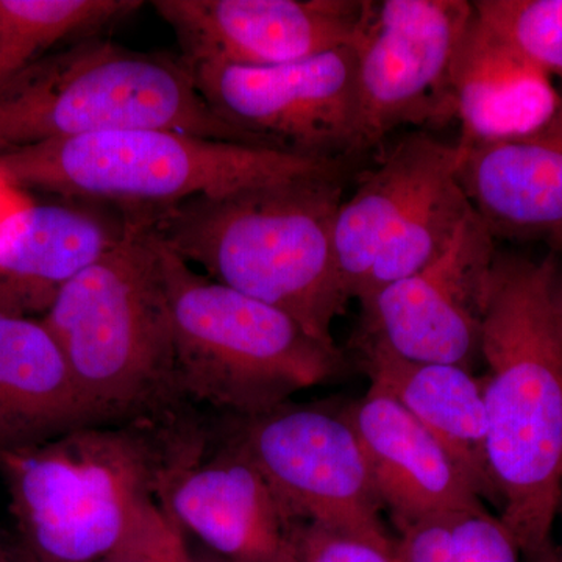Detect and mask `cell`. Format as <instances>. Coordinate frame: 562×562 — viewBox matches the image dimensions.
I'll return each mask as SVG.
<instances>
[{"instance_id": "cell-1", "label": "cell", "mask_w": 562, "mask_h": 562, "mask_svg": "<svg viewBox=\"0 0 562 562\" xmlns=\"http://www.w3.org/2000/svg\"><path fill=\"white\" fill-rule=\"evenodd\" d=\"M554 255H495L482 328L487 462L501 520L528 562L552 557L562 490V341Z\"/></svg>"}, {"instance_id": "cell-2", "label": "cell", "mask_w": 562, "mask_h": 562, "mask_svg": "<svg viewBox=\"0 0 562 562\" xmlns=\"http://www.w3.org/2000/svg\"><path fill=\"white\" fill-rule=\"evenodd\" d=\"M346 177H312L149 209L162 246L232 290L286 313L313 338L350 301L335 250Z\"/></svg>"}, {"instance_id": "cell-3", "label": "cell", "mask_w": 562, "mask_h": 562, "mask_svg": "<svg viewBox=\"0 0 562 562\" xmlns=\"http://www.w3.org/2000/svg\"><path fill=\"white\" fill-rule=\"evenodd\" d=\"M351 161L166 128H128L3 151L0 179L14 190L54 192L70 201L162 209L283 181L347 177Z\"/></svg>"}, {"instance_id": "cell-4", "label": "cell", "mask_w": 562, "mask_h": 562, "mask_svg": "<svg viewBox=\"0 0 562 562\" xmlns=\"http://www.w3.org/2000/svg\"><path fill=\"white\" fill-rule=\"evenodd\" d=\"M125 232L55 294L44 325L95 424L179 395L168 299L149 209H122Z\"/></svg>"}, {"instance_id": "cell-5", "label": "cell", "mask_w": 562, "mask_h": 562, "mask_svg": "<svg viewBox=\"0 0 562 562\" xmlns=\"http://www.w3.org/2000/svg\"><path fill=\"white\" fill-rule=\"evenodd\" d=\"M128 128L260 146L210 109L183 58L101 35L44 55L0 90V154Z\"/></svg>"}, {"instance_id": "cell-6", "label": "cell", "mask_w": 562, "mask_h": 562, "mask_svg": "<svg viewBox=\"0 0 562 562\" xmlns=\"http://www.w3.org/2000/svg\"><path fill=\"white\" fill-rule=\"evenodd\" d=\"M157 244L179 394L251 417L342 372L336 344L313 338L286 313L211 280Z\"/></svg>"}, {"instance_id": "cell-7", "label": "cell", "mask_w": 562, "mask_h": 562, "mask_svg": "<svg viewBox=\"0 0 562 562\" xmlns=\"http://www.w3.org/2000/svg\"><path fill=\"white\" fill-rule=\"evenodd\" d=\"M166 454L127 428L85 425L0 454L27 552L46 562H98L155 498Z\"/></svg>"}, {"instance_id": "cell-8", "label": "cell", "mask_w": 562, "mask_h": 562, "mask_svg": "<svg viewBox=\"0 0 562 562\" xmlns=\"http://www.w3.org/2000/svg\"><path fill=\"white\" fill-rule=\"evenodd\" d=\"M460 162L457 144L414 133L342 202L335 250L349 299L361 302L420 271L449 247L473 214Z\"/></svg>"}, {"instance_id": "cell-9", "label": "cell", "mask_w": 562, "mask_h": 562, "mask_svg": "<svg viewBox=\"0 0 562 562\" xmlns=\"http://www.w3.org/2000/svg\"><path fill=\"white\" fill-rule=\"evenodd\" d=\"M236 447L276 491L295 522L394 546L364 450L346 409L290 402L244 417Z\"/></svg>"}, {"instance_id": "cell-10", "label": "cell", "mask_w": 562, "mask_h": 562, "mask_svg": "<svg viewBox=\"0 0 562 562\" xmlns=\"http://www.w3.org/2000/svg\"><path fill=\"white\" fill-rule=\"evenodd\" d=\"M191 70L210 109L260 146L346 160L360 155L355 44L286 65Z\"/></svg>"}, {"instance_id": "cell-11", "label": "cell", "mask_w": 562, "mask_h": 562, "mask_svg": "<svg viewBox=\"0 0 562 562\" xmlns=\"http://www.w3.org/2000/svg\"><path fill=\"white\" fill-rule=\"evenodd\" d=\"M472 14L465 0L372 2L355 44L360 155L403 125L454 121L450 77Z\"/></svg>"}, {"instance_id": "cell-12", "label": "cell", "mask_w": 562, "mask_h": 562, "mask_svg": "<svg viewBox=\"0 0 562 562\" xmlns=\"http://www.w3.org/2000/svg\"><path fill=\"white\" fill-rule=\"evenodd\" d=\"M494 238L475 211L430 265L360 302L361 341L405 360L471 369L482 358L484 303Z\"/></svg>"}, {"instance_id": "cell-13", "label": "cell", "mask_w": 562, "mask_h": 562, "mask_svg": "<svg viewBox=\"0 0 562 562\" xmlns=\"http://www.w3.org/2000/svg\"><path fill=\"white\" fill-rule=\"evenodd\" d=\"M188 66H265L357 44L372 2L362 0H154Z\"/></svg>"}, {"instance_id": "cell-14", "label": "cell", "mask_w": 562, "mask_h": 562, "mask_svg": "<svg viewBox=\"0 0 562 562\" xmlns=\"http://www.w3.org/2000/svg\"><path fill=\"white\" fill-rule=\"evenodd\" d=\"M155 501L181 530L228 562H299L297 524L260 469L235 443L209 460L166 457Z\"/></svg>"}, {"instance_id": "cell-15", "label": "cell", "mask_w": 562, "mask_h": 562, "mask_svg": "<svg viewBox=\"0 0 562 562\" xmlns=\"http://www.w3.org/2000/svg\"><path fill=\"white\" fill-rule=\"evenodd\" d=\"M346 413L395 528L482 505L479 491L438 439L382 387L371 384Z\"/></svg>"}, {"instance_id": "cell-16", "label": "cell", "mask_w": 562, "mask_h": 562, "mask_svg": "<svg viewBox=\"0 0 562 562\" xmlns=\"http://www.w3.org/2000/svg\"><path fill=\"white\" fill-rule=\"evenodd\" d=\"M460 155L462 190L492 238L562 251V103L530 135Z\"/></svg>"}, {"instance_id": "cell-17", "label": "cell", "mask_w": 562, "mask_h": 562, "mask_svg": "<svg viewBox=\"0 0 562 562\" xmlns=\"http://www.w3.org/2000/svg\"><path fill=\"white\" fill-rule=\"evenodd\" d=\"M450 95L461 127L460 154L530 135L562 103L552 77L484 24L475 10L454 54Z\"/></svg>"}, {"instance_id": "cell-18", "label": "cell", "mask_w": 562, "mask_h": 562, "mask_svg": "<svg viewBox=\"0 0 562 562\" xmlns=\"http://www.w3.org/2000/svg\"><path fill=\"white\" fill-rule=\"evenodd\" d=\"M125 214L110 222L85 206H18L0 220V284L11 313L20 305L49 308L74 277L121 241Z\"/></svg>"}, {"instance_id": "cell-19", "label": "cell", "mask_w": 562, "mask_h": 562, "mask_svg": "<svg viewBox=\"0 0 562 562\" xmlns=\"http://www.w3.org/2000/svg\"><path fill=\"white\" fill-rule=\"evenodd\" d=\"M85 425L98 424L49 328L43 321L0 310V454Z\"/></svg>"}, {"instance_id": "cell-20", "label": "cell", "mask_w": 562, "mask_h": 562, "mask_svg": "<svg viewBox=\"0 0 562 562\" xmlns=\"http://www.w3.org/2000/svg\"><path fill=\"white\" fill-rule=\"evenodd\" d=\"M360 349L371 384L386 391L438 439L480 497L497 503L487 462L483 379L462 366L405 360L379 344L360 341Z\"/></svg>"}, {"instance_id": "cell-21", "label": "cell", "mask_w": 562, "mask_h": 562, "mask_svg": "<svg viewBox=\"0 0 562 562\" xmlns=\"http://www.w3.org/2000/svg\"><path fill=\"white\" fill-rule=\"evenodd\" d=\"M139 0H0V90L58 44L101 35Z\"/></svg>"}, {"instance_id": "cell-22", "label": "cell", "mask_w": 562, "mask_h": 562, "mask_svg": "<svg viewBox=\"0 0 562 562\" xmlns=\"http://www.w3.org/2000/svg\"><path fill=\"white\" fill-rule=\"evenodd\" d=\"M472 5L492 31L562 80V0H476Z\"/></svg>"}, {"instance_id": "cell-23", "label": "cell", "mask_w": 562, "mask_h": 562, "mask_svg": "<svg viewBox=\"0 0 562 562\" xmlns=\"http://www.w3.org/2000/svg\"><path fill=\"white\" fill-rule=\"evenodd\" d=\"M184 532L168 513L150 501L139 513L131 531L98 562H192Z\"/></svg>"}, {"instance_id": "cell-24", "label": "cell", "mask_w": 562, "mask_h": 562, "mask_svg": "<svg viewBox=\"0 0 562 562\" xmlns=\"http://www.w3.org/2000/svg\"><path fill=\"white\" fill-rule=\"evenodd\" d=\"M450 519L461 562H520L512 532L483 503L452 513Z\"/></svg>"}, {"instance_id": "cell-25", "label": "cell", "mask_w": 562, "mask_h": 562, "mask_svg": "<svg viewBox=\"0 0 562 562\" xmlns=\"http://www.w3.org/2000/svg\"><path fill=\"white\" fill-rule=\"evenodd\" d=\"M299 562H401L394 546L314 524H297Z\"/></svg>"}, {"instance_id": "cell-26", "label": "cell", "mask_w": 562, "mask_h": 562, "mask_svg": "<svg viewBox=\"0 0 562 562\" xmlns=\"http://www.w3.org/2000/svg\"><path fill=\"white\" fill-rule=\"evenodd\" d=\"M452 513L425 517L397 528L395 553L401 562H461Z\"/></svg>"}, {"instance_id": "cell-27", "label": "cell", "mask_w": 562, "mask_h": 562, "mask_svg": "<svg viewBox=\"0 0 562 562\" xmlns=\"http://www.w3.org/2000/svg\"><path fill=\"white\" fill-rule=\"evenodd\" d=\"M552 310L554 324H557L558 333H560L562 341V279H557V281H554L552 291Z\"/></svg>"}, {"instance_id": "cell-28", "label": "cell", "mask_w": 562, "mask_h": 562, "mask_svg": "<svg viewBox=\"0 0 562 562\" xmlns=\"http://www.w3.org/2000/svg\"><path fill=\"white\" fill-rule=\"evenodd\" d=\"M14 562H46L27 552L20 542L14 543Z\"/></svg>"}, {"instance_id": "cell-29", "label": "cell", "mask_w": 562, "mask_h": 562, "mask_svg": "<svg viewBox=\"0 0 562 562\" xmlns=\"http://www.w3.org/2000/svg\"><path fill=\"white\" fill-rule=\"evenodd\" d=\"M0 562H14V543L0 542Z\"/></svg>"}, {"instance_id": "cell-30", "label": "cell", "mask_w": 562, "mask_h": 562, "mask_svg": "<svg viewBox=\"0 0 562 562\" xmlns=\"http://www.w3.org/2000/svg\"><path fill=\"white\" fill-rule=\"evenodd\" d=\"M3 184H7V181L0 179V187H3ZM7 214L9 213H0V220H2L3 216H7ZM0 310H2V312H9V305H7V299L5 294H3L2 284H0Z\"/></svg>"}, {"instance_id": "cell-31", "label": "cell", "mask_w": 562, "mask_h": 562, "mask_svg": "<svg viewBox=\"0 0 562 562\" xmlns=\"http://www.w3.org/2000/svg\"><path fill=\"white\" fill-rule=\"evenodd\" d=\"M558 513H561V516H562V490H561L560 506H558ZM547 562H562V547H561V549H554L552 557H550V560Z\"/></svg>"}, {"instance_id": "cell-32", "label": "cell", "mask_w": 562, "mask_h": 562, "mask_svg": "<svg viewBox=\"0 0 562 562\" xmlns=\"http://www.w3.org/2000/svg\"><path fill=\"white\" fill-rule=\"evenodd\" d=\"M192 562H228L225 560H222L220 557H213V558H195L192 560Z\"/></svg>"}]
</instances>
